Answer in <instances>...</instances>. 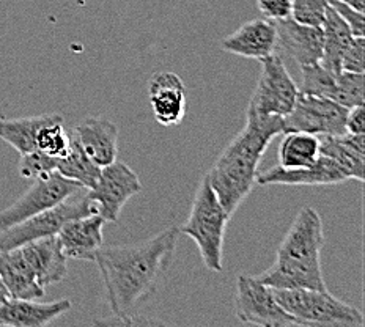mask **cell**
Listing matches in <instances>:
<instances>
[{"label": "cell", "instance_id": "obj_29", "mask_svg": "<svg viewBox=\"0 0 365 327\" xmlns=\"http://www.w3.org/2000/svg\"><path fill=\"white\" fill-rule=\"evenodd\" d=\"M329 0H292V18L301 24L322 27Z\"/></svg>", "mask_w": 365, "mask_h": 327}, {"label": "cell", "instance_id": "obj_5", "mask_svg": "<svg viewBox=\"0 0 365 327\" xmlns=\"http://www.w3.org/2000/svg\"><path fill=\"white\" fill-rule=\"evenodd\" d=\"M280 306L302 327H362L361 310L337 299L328 290H274Z\"/></svg>", "mask_w": 365, "mask_h": 327}, {"label": "cell", "instance_id": "obj_11", "mask_svg": "<svg viewBox=\"0 0 365 327\" xmlns=\"http://www.w3.org/2000/svg\"><path fill=\"white\" fill-rule=\"evenodd\" d=\"M348 109L328 98L298 95L293 109L284 117V133H307L315 135H340L346 133Z\"/></svg>", "mask_w": 365, "mask_h": 327}, {"label": "cell", "instance_id": "obj_21", "mask_svg": "<svg viewBox=\"0 0 365 327\" xmlns=\"http://www.w3.org/2000/svg\"><path fill=\"white\" fill-rule=\"evenodd\" d=\"M0 277L10 293V298L35 301L44 298L46 288L38 284L19 247L0 252Z\"/></svg>", "mask_w": 365, "mask_h": 327}, {"label": "cell", "instance_id": "obj_6", "mask_svg": "<svg viewBox=\"0 0 365 327\" xmlns=\"http://www.w3.org/2000/svg\"><path fill=\"white\" fill-rule=\"evenodd\" d=\"M93 212H96V209L86 194L81 197H76L74 194L57 207L46 209L40 214H35L0 232V252L21 247L27 242L41 238L57 237V233L62 230L66 222L82 216L93 214Z\"/></svg>", "mask_w": 365, "mask_h": 327}, {"label": "cell", "instance_id": "obj_9", "mask_svg": "<svg viewBox=\"0 0 365 327\" xmlns=\"http://www.w3.org/2000/svg\"><path fill=\"white\" fill-rule=\"evenodd\" d=\"M260 63V79L247 109L263 115L285 117L298 100L299 87L296 85L280 56L271 54L262 58Z\"/></svg>", "mask_w": 365, "mask_h": 327}, {"label": "cell", "instance_id": "obj_3", "mask_svg": "<svg viewBox=\"0 0 365 327\" xmlns=\"http://www.w3.org/2000/svg\"><path fill=\"white\" fill-rule=\"evenodd\" d=\"M324 241L318 211L302 208L277 249L276 263L257 277L274 290H326L319 260Z\"/></svg>", "mask_w": 365, "mask_h": 327}, {"label": "cell", "instance_id": "obj_19", "mask_svg": "<svg viewBox=\"0 0 365 327\" xmlns=\"http://www.w3.org/2000/svg\"><path fill=\"white\" fill-rule=\"evenodd\" d=\"M21 252L43 288L56 285L66 277L68 258L57 237L41 238L21 246Z\"/></svg>", "mask_w": 365, "mask_h": 327}, {"label": "cell", "instance_id": "obj_10", "mask_svg": "<svg viewBox=\"0 0 365 327\" xmlns=\"http://www.w3.org/2000/svg\"><path fill=\"white\" fill-rule=\"evenodd\" d=\"M142 191V182L137 173L125 162L113 161L100 172L95 186L87 189V199L93 203L96 214L106 222H117L121 209L131 197Z\"/></svg>", "mask_w": 365, "mask_h": 327}, {"label": "cell", "instance_id": "obj_35", "mask_svg": "<svg viewBox=\"0 0 365 327\" xmlns=\"http://www.w3.org/2000/svg\"><path fill=\"white\" fill-rule=\"evenodd\" d=\"M6 299H10V293H9V290H6V286H5V284H4L2 277H0V306H2V303H4Z\"/></svg>", "mask_w": 365, "mask_h": 327}, {"label": "cell", "instance_id": "obj_32", "mask_svg": "<svg viewBox=\"0 0 365 327\" xmlns=\"http://www.w3.org/2000/svg\"><path fill=\"white\" fill-rule=\"evenodd\" d=\"M266 19H284L292 16V0H257Z\"/></svg>", "mask_w": 365, "mask_h": 327}, {"label": "cell", "instance_id": "obj_26", "mask_svg": "<svg viewBox=\"0 0 365 327\" xmlns=\"http://www.w3.org/2000/svg\"><path fill=\"white\" fill-rule=\"evenodd\" d=\"M301 74H302V87L299 88V93L328 98V100L332 101L334 93H336V88H337L339 74L331 73L319 63L301 66Z\"/></svg>", "mask_w": 365, "mask_h": 327}, {"label": "cell", "instance_id": "obj_17", "mask_svg": "<svg viewBox=\"0 0 365 327\" xmlns=\"http://www.w3.org/2000/svg\"><path fill=\"white\" fill-rule=\"evenodd\" d=\"M73 303L70 299L54 302H36L35 299H6L0 306V326L43 327L68 313Z\"/></svg>", "mask_w": 365, "mask_h": 327}, {"label": "cell", "instance_id": "obj_27", "mask_svg": "<svg viewBox=\"0 0 365 327\" xmlns=\"http://www.w3.org/2000/svg\"><path fill=\"white\" fill-rule=\"evenodd\" d=\"M334 103L346 109L364 105L365 103V78L364 74L340 71L337 76V88L332 98Z\"/></svg>", "mask_w": 365, "mask_h": 327}, {"label": "cell", "instance_id": "obj_34", "mask_svg": "<svg viewBox=\"0 0 365 327\" xmlns=\"http://www.w3.org/2000/svg\"><path fill=\"white\" fill-rule=\"evenodd\" d=\"M340 2L346 4L348 6H351V9L365 13V0H340Z\"/></svg>", "mask_w": 365, "mask_h": 327}, {"label": "cell", "instance_id": "obj_7", "mask_svg": "<svg viewBox=\"0 0 365 327\" xmlns=\"http://www.w3.org/2000/svg\"><path fill=\"white\" fill-rule=\"evenodd\" d=\"M235 315L245 324L264 327H293L301 323L280 306L274 288L257 276H240L237 280Z\"/></svg>", "mask_w": 365, "mask_h": 327}, {"label": "cell", "instance_id": "obj_2", "mask_svg": "<svg viewBox=\"0 0 365 327\" xmlns=\"http://www.w3.org/2000/svg\"><path fill=\"white\" fill-rule=\"evenodd\" d=\"M282 133L284 117L263 115L247 109L246 126L211 167L207 178L230 217L252 192L264 151L274 137Z\"/></svg>", "mask_w": 365, "mask_h": 327}, {"label": "cell", "instance_id": "obj_22", "mask_svg": "<svg viewBox=\"0 0 365 327\" xmlns=\"http://www.w3.org/2000/svg\"><path fill=\"white\" fill-rule=\"evenodd\" d=\"M323 28V54L319 65L331 73L339 74L341 71V57L353 40V33L346 22L341 19L337 11L329 5L324 14Z\"/></svg>", "mask_w": 365, "mask_h": 327}, {"label": "cell", "instance_id": "obj_24", "mask_svg": "<svg viewBox=\"0 0 365 327\" xmlns=\"http://www.w3.org/2000/svg\"><path fill=\"white\" fill-rule=\"evenodd\" d=\"M319 157V137L307 133H287L279 148V165L299 169L317 162Z\"/></svg>", "mask_w": 365, "mask_h": 327}, {"label": "cell", "instance_id": "obj_12", "mask_svg": "<svg viewBox=\"0 0 365 327\" xmlns=\"http://www.w3.org/2000/svg\"><path fill=\"white\" fill-rule=\"evenodd\" d=\"M348 175L341 167L329 159L319 155L315 164L299 169H284L274 165L269 170L257 173V185L260 186H332L348 181Z\"/></svg>", "mask_w": 365, "mask_h": 327}, {"label": "cell", "instance_id": "obj_33", "mask_svg": "<svg viewBox=\"0 0 365 327\" xmlns=\"http://www.w3.org/2000/svg\"><path fill=\"white\" fill-rule=\"evenodd\" d=\"M345 129L349 134H365V109L364 105L348 109Z\"/></svg>", "mask_w": 365, "mask_h": 327}, {"label": "cell", "instance_id": "obj_20", "mask_svg": "<svg viewBox=\"0 0 365 327\" xmlns=\"http://www.w3.org/2000/svg\"><path fill=\"white\" fill-rule=\"evenodd\" d=\"M319 155L328 156L341 167L349 180L364 181L365 175V134L323 135Z\"/></svg>", "mask_w": 365, "mask_h": 327}, {"label": "cell", "instance_id": "obj_28", "mask_svg": "<svg viewBox=\"0 0 365 327\" xmlns=\"http://www.w3.org/2000/svg\"><path fill=\"white\" fill-rule=\"evenodd\" d=\"M57 172V157H52L43 151H32L22 155L19 162V175L22 178H38Z\"/></svg>", "mask_w": 365, "mask_h": 327}, {"label": "cell", "instance_id": "obj_25", "mask_svg": "<svg viewBox=\"0 0 365 327\" xmlns=\"http://www.w3.org/2000/svg\"><path fill=\"white\" fill-rule=\"evenodd\" d=\"M57 172L65 178L78 181L83 189H91L100 178L101 169L90 161L71 133V147L63 157L57 159Z\"/></svg>", "mask_w": 365, "mask_h": 327}, {"label": "cell", "instance_id": "obj_31", "mask_svg": "<svg viewBox=\"0 0 365 327\" xmlns=\"http://www.w3.org/2000/svg\"><path fill=\"white\" fill-rule=\"evenodd\" d=\"M329 5L337 11L339 16L346 22V26L351 30L353 36H365V18L364 13L357 11L340 0H329Z\"/></svg>", "mask_w": 365, "mask_h": 327}, {"label": "cell", "instance_id": "obj_18", "mask_svg": "<svg viewBox=\"0 0 365 327\" xmlns=\"http://www.w3.org/2000/svg\"><path fill=\"white\" fill-rule=\"evenodd\" d=\"M73 135L100 169L117 161L118 155V128L104 118H88L73 129Z\"/></svg>", "mask_w": 365, "mask_h": 327}, {"label": "cell", "instance_id": "obj_15", "mask_svg": "<svg viewBox=\"0 0 365 327\" xmlns=\"http://www.w3.org/2000/svg\"><path fill=\"white\" fill-rule=\"evenodd\" d=\"M220 46L228 54L255 58L260 62L277 49L276 26L271 19L249 21L233 33L227 35Z\"/></svg>", "mask_w": 365, "mask_h": 327}, {"label": "cell", "instance_id": "obj_23", "mask_svg": "<svg viewBox=\"0 0 365 327\" xmlns=\"http://www.w3.org/2000/svg\"><path fill=\"white\" fill-rule=\"evenodd\" d=\"M60 113H44V115L24 118L0 120V139L9 143L18 153L27 155L36 151V139L41 128L56 120Z\"/></svg>", "mask_w": 365, "mask_h": 327}, {"label": "cell", "instance_id": "obj_16", "mask_svg": "<svg viewBox=\"0 0 365 327\" xmlns=\"http://www.w3.org/2000/svg\"><path fill=\"white\" fill-rule=\"evenodd\" d=\"M106 220L93 212L66 222L57 233L66 258L93 261L96 250L103 246V230Z\"/></svg>", "mask_w": 365, "mask_h": 327}, {"label": "cell", "instance_id": "obj_30", "mask_svg": "<svg viewBox=\"0 0 365 327\" xmlns=\"http://www.w3.org/2000/svg\"><path fill=\"white\" fill-rule=\"evenodd\" d=\"M341 71L365 73V36H354L341 57Z\"/></svg>", "mask_w": 365, "mask_h": 327}, {"label": "cell", "instance_id": "obj_14", "mask_svg": "<svg viewBox=\"0 0 365 327\" xmlns=\"http://www.w3.org/2000/svg\"><path fill=\"white\" fill-rule=\"evenodd\" d=\"M272 21V19H271ZM277 48L301 66L319 63L323 54V28L301 24L292 16L274 19Z\"/></svg>", "mask_w": 365, "mask_h": 327}, {"label": "cell", "instance_id": "obj_4", "mask_svg": "<svg viewBox=\"0 0 365 327\" xmlns=\"http://www.w3.org/2000/svg\"><path fill=\"white\" fill-rule=\"evenodd\" d=\"M230 216L220 204L216 192L205 175L195 194L191 214L180 228V234H186L199 247L205 266L212 272H222V252L225 230Z\"/></svg>", "mask_w": 365, "mask_h": 327}, {"label": "cell", "instance_id": "obj_1", "mask_svg": "<svg viewBox=\"0 0 365 327\" xmlns=\"http://www.w3.org/2000/svg\"><path fill=\"white\" fill-rule=\"evenodd\" d=\"M180 238V228L170 227L143 244L100 247L98 264L112 313L133 323L139 308L155 294L159 279L169 269Z\"/></svg>", "mask_w": 365, "mask_h": 327}, {"label": "cell", "instance_id": "obj_13", "mask_svg": "<svg viewBox=\"0 0 365 327\" xmlns=\"http://www.w3.org/2000/svg\"><path fill=\"white\" fill-rule=\"evenodd\" d=\"M148 98L155 118L163 126H178L186 117L185 82L172 71L156 73L148 81Z\"/></svg>", "mask_w": 365, "mask_h": 327}, {"label": "cell", "instance_id": "obj_8", "mask_svg": "<svg viewBox=\"0 0 365 327\" xmlns=\"http://www.w3.org/2000/svg\"><path fill=\"white\" fill-rule=\"evenodd\" d=\"M81 191H83V187L78 181L65 178L58 172L35 178L34 185L24 195L19 197L9 208L0 211V232L35 214H40L46 209L57 207Z\"/></svg>", "mask_w": 365, "mask_h": 327}]
</instances>
